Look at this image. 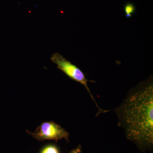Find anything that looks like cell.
<instances>
[{"instance_id": "1", "label": "cell", "mask_w": 153, "mask_h": 153, "mask_svg": "<svg viewBox=\"0 0 153 153\" xmlns=\"http://www.w3.org/2000/svg\"><path fill=\"white\" fill-rule=\"evenodd\" d=\"M114 111L126 138L144 152L152 150V76L131 89Z\"/></svg>"}, {"instance_id": "2", "label": "cell", "mask_w": 153, "mask_h": 153, "mask_svg": "<svg viewBox=\"0 0 153 153\" xmlns=\"http://www.w3.org/2000/svg\"><path fill=\"white\" fill-rule=\"evenodd\" d=\"M51 60L53 63L57 65V68L60 71H63L70 79L81 83L85 87L98 109L97 116L102 113H104L109 111L101 109L98 106L88 85V82H90V80L87 79L85 74L77 66L71 63L70 61H68L61 54L57 52L54 53L52 55L51 57Z\"/></svg>"}, {"instance_id": "3", "label": "cell", "mask_w": 153, "mask_h": 153, "mask_svg": "<svg viewBox=\"0 0 153 153\" xmlns=\"http://www.w3.org/2000/svg\"><path fill=\"white\" fill-rule=\"evenodd\" d=\"M27 133L38 141L54 140H68L69 134L66 130L55 122L43 123L38 126L34 132L27 131Z\"/></svg>"}, {"instance_id": "4", "label": "cell", "mask_w": 153, "mask_h": 153, "mask_svg": "<svg viewBox=\"0 0 153 153\" xmlns=\"http://www.w3.org/2000/svg\"><path fill=\"white\" fill-rule=\"evenodd\" d=\"M39 153H60V150L56 145L49 144L44 146Z\"/></svg>"}, {"instance_id": "5", "label": "cell", "mask_w": 153, "mask_h": 153, "mask_svg": "<svg viewBox=\"0 0 153 153\" xmlns=\"http://www.w3.org/2000/svg\"><path fill=\"white\" fill-rule=\"evenodd\" d=\"M136 10L135 6L132 3H126L124 7V11L126 18H131Z\"/></svg>"}, {"instance_id": "6", "label": "cell", "mask_w": 153, "mask_h": 153, "mask_svg": "<svg viewBox=\"0 0 153 153\" xmlns=\"http://www.w3.org/2000/svg\"><path fill=\"white\" fill-rule=\"evenodd\" d=\"M82 146L81 145H79L75 149L72 150L69 153H82Z\"/></svg>"}]
</instances>
